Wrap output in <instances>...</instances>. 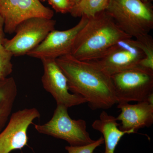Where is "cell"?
I'll return each instance as SVG.
<instances>
[{
	"instance_id": "obj_1",
	"label": "cell",
	"mask_w": 153,
	"mask_h": 153,
	"mask_svg": "<svg viewBox=\"0 0 153 153\" xmlns=\"http://www.w3.org/2000/svg\"><path fill=\"white\" fill-rule=\"evenodd\" d=\"M55 61L66 76L69 91L85 99L91 109H108L117 104L111 77L93 62L70 54Z\"/></svg>"
},
{
	"instance_id": "obj_2",
	"label": "cell",
	"mask_w": 153,
	"mask_h": 153,
	"mask_svg": "<svg viewBox=\"0 0 153 153\" xmlns=\"http://www.w3.org/2000/svg\"><path fill=\"white\" fill-rule=\"evenodd\" d=\"M130 38L106 10L102 11L88 18L76 36L70 55L78 60L91 61L103 55L119 41Z\"/></svg>"
},
{
	"instance_id": "obj_3",
	"label": "cell",
	"mask_w": 153,
	"mask_h": 153,
	"mask_svg": "<svg viewBox=\"0 0 153 153\" xmlns=\"http://www.w3.org/2000/svg\"><path fill=\"white\" fill-rule=\"evenodd\" d=\"M106 11L119 27L135 39L149 34L153 28L151 3L141 0H110Z\"/></svg>"
},
{
	"instance_id": "obj_4",
	"label": "cell",
	"mask_w": 153,
	"mask_h": 153,
	"mask_svg": "<svg viewBox=\"0 0 153 153\" xmlns=\"http://www.w3.org/2000/svg\"><path fill=\"white\" fill-rule=\"evenodd\" d=\"M68 108L57 105L51 119L43 125L36 124L40 133L64 140L73 146L89 144L94 141L87 131L86 123L82 119H71Z\"/></svg>"
},
{
	"instance_id": "obj_5",
	"label": "cell",
	"mask_w": 153,
	"mask_h": 153,
	"mask_svg": "<svg viewBox=\"0 0 153 153\" xmlns=\"http://www.w3.org/2000/svg\"><path fill=\"white\" fill-rule=\"evenodd\" d=\"M119 102L147 101L153 94V71L137 66L111 76Z\"/></svg>"
},
{
	"instance_id": "obj_6",
	"label": "cell",
	"mask_w": 153,
	"mask_h": 153,
	"mask_svg": "<svg viewBox=\"0 0 153 153\" xmlns=\"http://www.w3.org/2000/svg\"><path fill=\"white\" fill-rule=\"evenodd\" d=\"M55 25L56 21L52 19L36 17L27 19L17 26L13 38H5L2 45L13 56L27 55L55 30Z\"/></svg>"
},
{
	"instance_id": "obj_7",
	"label": "cell",
	"mask_w": 153,
	"mask_h": 153,
	"mask_svg": "<svg viewBox=\"0 0 153 153\" xmlns=\"http://www.w3.org/2000/svg\"><path fill=\"white\" fill-rule=\"evenodd\" d=\"M144 58L143 52L137 41L130 38L119 41L103 55L89 61L111 76L138 66Z\"/></svg>"
},
{
	"instance_id": "obj_8",
	"label": "cell",
	"mask_w": 153,
	"mask_h": 153,
	"mask_svg": "<svg viewBox=\"0 0 153 153\" xmlns=\"http://www.w3.org/2000/svg\"><path fill=\"white\" fill-rule=\"evenodd\" d=\"M41 114L35 108L20 110L11 114L8 123L0 132V153L22 150L27 145L28 129Z\"/></svg>"
},
{
	"instance_id": "obj_9",
	"label": "cell",
	"mask_w": 153,
	"mask_h": 153,
	"mask_svg": "<svg viewBox=\"0 0 153 153\" xmlns=\"http://www.w3.org/2000/svg\"><path fill=\"white\" fill-rule=\"evenodd\" d=\"M0 14L5 33L12 34L23 21L36 17L52 19L54 12L40 0H0Z\"/></svg>"
},
{
	"instance_id": "obj_10",
	"label": "cell",
	"mask_w": 153,
	"mask_h": 153,
	"mask_svg": "<svg viewBox=\"0 0 153 153\" xmlns=\"http://www.w3.org/2000/svg\"><path fill=\"white\" fill-rule=\"evenodd\" d=\"M88 18L83 16L77 25L68 30H52L45 39L27 55L41 60L55 59L70 54L74 40L80 30L87 23Z\"/></svg>"
},
{
	"instance_id": "obj_11",
	"label": "cell",
	"mask_w": 153,
	"mask_h": 153,
	"mask_svg": "<svg viewBox=\"0 0 153 153\" xmlns=\"http://www.w3.org/2000/svg\"><path fill=\"white\" fill-rule=\"evenodd\" d=\"M41 61L44 69L41 78L43 87L53 96L57 105L68 108L87 102L82 97L70 92L66 76L55 60L44 59Z\"/></svg>"
},
{
	"instance_id": "obj_12",
	"label": "cell",
	"mask_w": 153,
	"mask_h": 153,
	"mask_svg": "<svg viewBox=\"0 0 153 153\" xmlns=\"http://www.w3.org/2000/svg\"><path fill=\"white\" fill-rule=\"evenodd\" d=\"M120 113L116 118L120 121L119 128L122 131L136 133L140 129L149 127L153 123V102L145 101L135 104L119 102Z\"/></svg>"
},
{
	"instance_id": "obj_13",
	"label": "cell",
	"mask_w": 153,
	"mask_h": 153,
	"mask_svg": "<svg viewBox=\"0 0 153 153\" xmlns=\"http://www.w3.org/2000/svg\"><path fill=\"white\" fill-rule=\"evenodd\" d=\"M116 118L108 114L105 111L101 113L98 119L94 121L92 127L100 132L105 144L104 153H114L118 144L124 135L131 134L129 131H122L119 128Z\"/></svg>"
},
{
	"instance_id": "obj_14",
	"label": "cell",
	"mask_w": 153,
	"mask_h": 153,
	"mask_svg": "<svg viewBox=\"0 0 153 153\" xmlns=\"http://www.w3.org/2000/svg\"><path fill=\"white\" fill-rule=\"evenodd\" d=\"M18 94L13 77L0 79V132L5 127Z\"/></svg>"
},
{
	"instance_id": "obj_15",
	"label": "cell",
	"mask_w": 153,
	"mask_h": 153,
	"mask_svg": "<svg viewBox=\"0 0 153 153\" xmlns=\"http://www.w3.org/2000/svg\"><path fill=\"white\" fill-rule=\"evenodd\" d=\"M109 2L110 0H80L73 6L70 13L75 18H91L106 10Z\"/></svg>"
},
{
	"instance_id": "obj_16",
	"label": "cell",
	"mask_w": 153,
	"mask_h": 153,
	"mask_svg": "<svg viewBox=\"0 0 153 153\" xmlns=\"http://www.w3.org/2000/svg\"><path fill=\"white\" fill-rule=\"evenodd\" d=\"M143 50L144 58L140 62L138 66L153 71V39L149 34L135 39Z\"/></svg>"
},
{
	"instance_id": "obj_17",
	"label": "cell",
	"mask_w": 153,
	"mask_h": 153,
	"mask_svg": "<svg viewBox=\"0 0 153 153\" xmlns=\"http://www.w3.org/2000/svg\"><path fill=\"white\" fill-rule=\"evenodd\" d=\"M13 56L2 44H0V79L7 78L13 71Z\"/></svg>"
},
{
	"instance_id": "obj_18",
	"label": "cell",
	"mask_w": 153,
	"mask_h": 153,
	"mask_svg": "<svg viewBox=\"0 0 153 153\" xmlns=\"http://www.w3.org/2000/svg\"><path fill=\"white\" fill-rule=\"evenodd\" d=\"M104 143V139L101 137L89 144L82 146H66L65 149L68 153H93L96 148Z\"/></svg>"
},
{
	"instance_id": "obj_19",
	"label": "cell",
	"mask_w": 153,
	"mask_h": 153,
	"mask_svg": "<svg viewBox=\"0 0 153 153\" xmlns=\"http://www.w3.org/2000/svg\"><path fill=\"white\" fill-rule=\"evenodd\" d=\"M57 13H70L73 7L70 0H46Z\"/></svg>"
},
{
	"instance_id": "obj_20",
	"label": "cell",
	"mask_w": 153,
	"mask_h": 153,
	"mask_svg": "<svg viewBox=\"0 0 153 153\" xmlns=\"http://www.w3.org/2000/svg\"><path fill=\"white\" fill-rule=\"evenodd\" d=\"M4 20L0 14V44H2L5 38L4 30Z\"/></svg>"
},
{
	"instance_id": "obj_21",
	"label": "cell",
	"mask_w": 153,
	"mask_h": 153,
	"mask_svg": "<svg viewBox=\"0 0 153 153\" xmlns=\"http://www.w3.org/2000/svg\"><path fill=\"white\" fill-rule=\"evenodd\" d=\"M70 1H71V2L72 3V4H73V6H74V5L77 4V3H78L80 0H70Z\"/></svg>"
},
{
	"instance_id": "obj_22",
	"label": "cell",
	"mask_w": 153,
	"mask_h": 153,
	"mask_svg": "<svg viewBox=\"0 0 153 153\" xmlns=\"http://www.w3.org/2000/svg\"><path fill=\"white\" fill-rule=\"evenodd\" d=\"M141 1L145 3H151L150 0H141Z\"/></svg>"
},
{
	"instance_id": "obj_23",
	"label": "cell",
	"mask_w": 153,
	"mask_h": 153,
	"mask_svg": "<svg viewBox=\"0 0 153 153\" xmlns=\"http://www.w3.org/2000/svg\"><path fill=\"white\" fill-rule=\"evenodd\" d=\"M153 0H150V1L151 2H152V1Z\"/></svg>"
},
{
	"instance_id": "obj_24",
	"label": "cell",
	"mask_w": 153,
	"mask_h": 153,
	"mask_svg": "<svg viewBox=\"0 0 153 153\" xmlns=\"http://www.w3.org/2000/svg\"><path fill=\"white\" fill-rule=\"evenodd\" d=\"M41 1H46V0H41Z\"/></svg>"
}]
</instances>
